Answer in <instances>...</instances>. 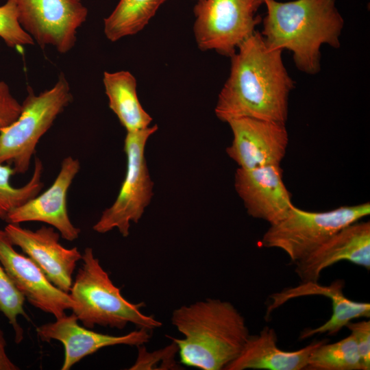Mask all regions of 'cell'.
Instances as JSON below:
<instances>
[{
	"label": "cell",
	"mask_w": 370,
	"mask_h": 370,
	"mask_svg": "<svg viewBox=\"0 0 370 370\" xmlns=\"http://www.w3.org/2000/svg\"><path fill=\"white\" fill-rule=\"evenodd\" d=\"M282 50L267 45L255 32L231 56L229 77L218 96L217 118L248 117L286 123L289 93L294 82L283 64Z\"/></svg>",
	"instance_id": "1"
},
{
	"label": "cell",
	"mask_w": 370,
	"mask_h": 370,
	"mask_svg": "<svg viewBox=\"0 0 370 370\" xmlns=\"http://www.w3.org/2000/svg\"><path fill=\"white\" fill-rule=\"evenodd\" d=\"M171 323L184 336L172 338L181 362L201 370H224L250 336L241 313L230 301L218 299L175 309Z\"/></svg>",
	"instance_id": "2"
},
{
	"label": "cell",
	"mask_w": 370,
	"mask_h": 370,
	"mask_svg": "<svg viewBox=\"0 0 370 370\" xmlns=\"http://www.w3.org/2000/svg\"><path fill=\"white\" fill-rule=\"evenodd\" d=\"M264 3L267 14L261 34L267 45L291 51L299 70L317 74L322 45L340 47L344 21L335 0H267Z\"/></svg>",
	"instance_id": "3"
},
{
	"label": "cell",
	"mask_w": 370,
	"mask_h": 370,
	"mask_svg": "<svg viewBox=\"0 0 370 370\" xmlns=\"http://www.w3.org/2000/svg\"><path fill=\"white\" fill-rule=\"evenodd\" d=\"M82 260L69 294L76 304L73 313L84 327L91 329L98 325L122 330L132 323L151 331L162 325L153 316L140 310L143 302L134 304L123 297L91 247L84 249Z\"/></svg>",
	"instance_id": "4"
},
{
	"label": "cell",
	"mask_w": 370,
	"mask_h": 370,
	"mask_svg": "<svg viewBox=\"0 0 370 370\" xmlns=\"http://www.w3.org/2000/svg\"><path fill=\"white\" fill-rule=\"evenodd\" d=\"M72 100L63 74L53 87L38 95L28 86L19 116L0 131V164L11 165L16 173H25L40 139Z\"/></svg>",
	"instance_id": "5"
},
{
	"label": "cell",
	"mask_w": 370,
	"mask_h": 370,
	"mask_svg": "<svg viewBox=\"0 0 370 370\" xmlns=\"http://www.w3.org/2000/svg\"><path fill=\"white\" fill-rule=\"evenodd\" d=\"M369 214V202L325 212L306 211L293 206L284 219L270 225L261 239V246L282 249L295 263L343 227Z\"/></svg>",
	"instance_id": "6"
},
{
	"label": "cell",
	"mask_w": 370,
	"mask_h": 370,
	"mask_svg": "<svg viewBox=\"0 0 370 370\" xmlns=\"http://www.w3.org/2000/svg\"><path fill=\"white\" fill-rule=\"evenodd\" d=\"M158 129L154 125L127 132L124 140L126 174L114 202L102 212L93 225L96 232L104 234L117 229L123 237H127L131 223H136L141 219L152 198L153 186L145 158V149L147 140Z\"/></svg>",
	"instance_id": "7"
},
{
	"label": "cell",
	"mask_w": 370,
	"mask_h": 370,
	"mask_svg": "<svg viewBox=\"0 0 370 370\" xmlns=\"http://www.w3.org/2000/svg\"><path fill=\"white\" fill-rule=\"evenodd\" d=\"M263 0H199L194 7L193 32L198 48L232 56L256 31Z\"/></svg>",
	"instance_id": "8"
},
{
	"label": "cell",
	"mask_w": 370,
	"mask_h": 370,
	"mask_svg": "<svg viewBox=\"0 0 370 370\" xmlns=\"http://www.w3.org/2000/svg\"><path fill=\"white\" fill-rule=\"evenodd\" d=\"M23 29L43 48L51 45L60 53L77 41V32L86 21L87 8L80 0H14Z\"/></svg>",
	"instance_id": "9"
},
{
	"label": "cell",
	"mask_w": 370,
	"mask_h": 370,
	"mask_svg": "<svg viewBox=\"0 0 370 370\" xmlns=\"http://www.w3.org/2000/svg\"><path fill=\"white\" fill-rule=\"evenodd\" d=\"M227 123L233 140L226 153L239 168L280 165L288 143L285 123L248 117L234 119Z\"/></svg>",
	"instance_id": "10"
},
{
	"label": "cell",
	"mask_w": 370,
	"mask_h": 370,
	"mask_svg": "<svg viewBox=\"0 0 370 370\" xmlns=\"http://www.w3.org/2000/svg\"><path fill=\"white\" fill-rule=\"evenodd\" d=\"M0 264L28 302L57 319L76 304L69 293L53 284L28 256L17 252L5 231L0 229Z\"/></svg>",
	"instance_id": "11"
},
{
	"label": "cell",
	"mask_w": 370,
	"mask_h": 370,
	"mask_svg": "<svg viewBox=\"0 0 370 370\" xmlns=\"http://www.w3.org/2000/svg\"><path fill=\"white\" fill-rule=\"evenodd\" d=\"M4 230L14 246L19 247L53 284L69 293L77 262L82 258L77 247H63L59 242L60 233L53 227L43 225L32 230L18 223H8Z\"/></svg>",
	"instance_id": "12"
},
{
	"label": "cell",
	"mask_w": 370,
	"mask_h": 370,
	"mask_svg": "<svg viewBox=\"0 0 370 370\" xmlns=\"http://www.w3.org/2000/svg\"><path fill=\"white\" fill-rule=\"evenodd\" d=\"M80 170V162L72 156L64 158L60 171L52 184L40 195H37L15 208L8 216V223L39 221L56 229L66 241L78 238L80 229L70 220L67 210V193Z\"/></svg>",
	"instance_id": "13"
},
{
	"label": "cell",
	"mask_w": 370,
	"mask_h": 370,
	"mask_svg": "<svg viewBox=\"0 0 370 370\" xmlns=\"http://www.w3.org/2000/svg\"><path fill=\"white\" fill-rule=\"evenodd\" d=\"M282 174L280 165L236 170L234 187L249 216L270 225L287 216L294 205Z\"/></svg>",
	"instance_id": "14"
},
{
	"label": "cell",
	"mask_w": 370,
	"mask_h": 370,
	"mask_svg": "<svg viewBox=\"0 0 370 370\" xmlns=\"http://www.w3.org/2000/svg\"><path fill=\"white\" fill-rule=\"evenodd\" d=\"M36 332L43 341L56 340L62 343L64 358L62 370L70 369L82 358L101 348L118 345L138 347L148 342L151 337L150 331L145 328H138L122 336L98 333L79 325L73 313L39 326Z\"/></svg>",
	"instance_id": "15"
},
{
	"label": "cell",
	"mask_w": 370,
	"mask_h": 370,
	"mask_svg": "<svg viewBox=\"0 0 370 370\" xmlns=\"http://www.w3.org/2000/svg\"><path fill=\"white\" fill-rule=\"evenodd\" d=\"M347 260L370 269V222L356 221L336 232L303 258L295 262L301 282H318L325 268Z\"/></svg>",
	"instance_id": "16"
},
{
	"label": "cell",
	"mask_w": 370,
	"mask_h": 370,
	"mask_svg": "<svg viewBox=\"0 0 370 370\" xmlns=\"http://www.w3.org/2000/svg\"><path fill=\"white\" fill-rule=\"evenodd\" d=\"M344 286L345 282L343 280H336L328 286L319 284L318 282L308 281L301 282L296 286L286 288L269 296L270 303L267 305L265 317L267 319L274 310L294 298L322 295L329 298L332 301L331 318L318 328L304 330L299 339L303 340L321 334L336 335L352 320L360 317H370L369 303L357 302L349 299L343 294Z\"/></svg>",
	"instance_id": "17"
},
{
	"label": "cell",
	"mask_w": 370,
	"mask_h": 370,
	"mask_svg": "<svg viewBox=\"0 0 370 370\" xmlns=\"http://www.w3.org/2000/svg\"><path fill=\"white\" fill-rule=\"evenodd\" d=\"M275 330L264 326L258 334L250 335L240 354L224 370L306 369L312 352L327 339L317 341L296 351H284L277 345Z\"/></svg>",
	"instance_id": "18"
},
{
	"label": "cell",
	"mask_w": 370,
	"mask_h": 370,
	"mask_svg": "<svg viewBox=\"0 0 370 370\" xmlns=\"http://www.w3.org/2000/svg\"><path fill=\"white\" fill-rule=\"evenodd\" d=\"M103 83L109 107L127 132L149 127L151 116L143 109L137 95L136 79L127 71H105Z\"/></svg>",
	"instance_id": "19"
},
{
	"label": "cell",
	"mask_w": 370,
	"mask_h": 370,
	"mask_svg": "<svg viewBox=\"0 0 370 370\" xmlns=\"http://www.w3.org/2000/svg\"><path fill=\"white\" fill-rule=\"evenodd\" d=\"M166 0H120L112 12L104 19L106 38L117 41L141 31Z\"/></svg>",
	"instance_id": "20"
},
{
	"label": "cell",
	"mask_w": 370,
	"mask_h": 370,
	"mask_svg": "<svg viewBox=\"0 0 370 370\" xmlns=\"http://www.w3.org/2000/svg\"><path fill=\"white\" fill-rule=\"evenodd\" d=\"M324 342L310 354L306 369L363 370L354 336L334 343Z\"/></svg>",
	"instance_id": "21"
},
{
	"label": "cell",
	"mask_w": 370,
	"mask_h": 370,
	"mask_svg": "<svg viewBox=\"0 0 370 370\" xmlns=\"http://www.w3.org/2000/svg\"><path fill=\"white\" fill-rule=\"evenodd\" d=\"M43 169L42 161L36 157L29 180L21 187H14L10 183L11 177L16 174L14 169L10 164H0V219L5 221L12 210L39 194L43 187Z\"/></svg>",
	"instance_id": "22"
},
{
	"label": "cell",
	"mask_w": 370,
	"mask_h": 370,
	"mask_svg": "<svg viewBox=\"0 0 370 370\" xmlns=\"http://www.w3.org/2000/svg\"><path fill=\"white\" fill-rule=\"evenodd\" d=\"M25 300V297L16 288L0 264V311L12 325L16 343L23 339V330L17 319L21 315L27 317L24 310Z\"/></svg>",
	"instance_id": "23"
},
{
	"label": "cell",
	"mask_w": 370,
	"mask_h": 370,
	"mask_svg": "<svg viewBox=\"0 0 370 370\" xmlns=\"http://www.w3.org/2000/svg\"><path fill=\"white\" fill-rule=\"evenodd\" d=\"M0 38L11 48L33 45L35 42L21 26L14 0L0 6Z\"/></svg>",
	"instance_id": "24"
},
{
	"label": "cell",
	"mask_w": 370,
	"mask_h": 370,
	"mask_svg": "<svg viewBox=\"0 0 370 370\" xmlns=\"http://www.w3.org/2000/svg\"><path fill=\"white\" fill-rule=\"evenodd\" d=\"M354 336L363 370L370 369V321L349 322L346 326Z\"/></svg>",
	"instance_id": "25"
},
{
	"label": "cell",
	"mask_w": 370,
	"mask_h": 370,
	"mask_svg": "<svg viewBox=\"0 0 370 370\" xmlns=\"http://www.w3.org/2000/svg\"><path fill=\"white\" fill-rule=\"evenodd\" d=\"M21 112V103L13 97L8 85L0 81V131L13 123Z\"/></svg>",
	"instance_id": "26"
},
{
	"label": "cell",
	"mask_w": 370,
	"mask_h": 370,
	"mask_svg": "<svg viewBox=\"0 0 370 370\" xmlns=\"http://www.w3.org/2000/svg\"><path fill=\"white\" fill-rule=\"evenodd\" d=\"M6 341L3 332L0 329V370H18L16 366L8 357L5 351Z\"/></svg>",
	"instance_id": "27"
},
{
	"label": "cell",
	"mask_w": 370,
	"mask_h": 370,
	"mask_svg": "<svg viewBox=\"0 0 370 370\" xmlns=\"http://www.w3.org/2000/svg\"><path fill=\"white\" fill-rule=\"evenodd\" d=\"M265 1H267V0H263L264 3Z\"/></svg>",
	"instance_id": "28"
},
{
	"label": "cell",
	"mask_w": 370,
	"mask_h": 370,
	"mask_svg": "<svg viewBox=\"0 0 370 370\" xmlns=\"http://www.w3.org/2000/svg\"><path fill=\"white\" fill-rule=\"evenodd\" d=\"M194 1H199V0H194Z\"/></svg>",
	"instance_id": "29"
}]
</instances>
